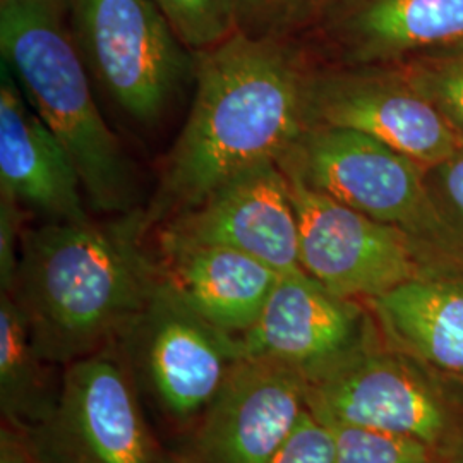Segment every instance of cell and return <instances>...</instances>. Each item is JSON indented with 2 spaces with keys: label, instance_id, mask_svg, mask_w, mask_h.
Wrapping results in <instances>:
<instances>
[{
  "label": "cell",
  "instance_id": "obj_27",
  "mask_svg": "<svg viewBox=\"0 0 463 463\" xmlns=\"http://www.w3.org/2000/svg\"><path fill=\"white\" fill-rule=\"evenodd\" d=\"M162 463H201L191 453H165Z\"/></svg>",
  "mask_w": 463,
  "mask_h": 463
},
{
  "label": "cell",
  "instance_id": "obj_19",
  "mask_svg": "<svg viewBox=\"0 0 463 463\" xmlns=\"http://www.w3.org/2000/svg\"><path fill=\"white\" fill-rule=\"evenodd\" d=\"M398 67L463 137V38Z\"/></svg>",
  "mask_w": 463,
  "mask_h": 463
},
{
  "label": "cell",
  "instance_id": "obj_21",
  "mask_svg": "<svg viewBox=\"0 0 463 463\" xmlns=\"http://www.w3.org/2000/svg\"><path fill=\"white\" fill-rule=\"evenodd\" d=\"M194 53L237 32L235 0H153Z\"/></svg>",
  "mask_w": 463,
  "mask_h": 463
},
{
  "label": "cell",
  "instance_id": "obj_1",
  "mask_svg": "<svg viewBox=\"0 0 463 463\" xmlns=\"http://www.w3.org/2000/svg\"><path fill=\"white\" fill-rule=\"evenodd\" d=\"M309 72L298 38L235 32L196 52L189 116L143 210L148 232L193 210L250 166L279 162L307 129Z\"/></svg>",
  "mask_w": 463,
  "mask_h": 463
},
{
  "label": "cell",
  "instance_id": "obj_22",
  "mask_svg": "<svg viewBox=\"0 0 463 463\" xmlns=\"http://www.w3.org/2000/svg\"><path fill=\"white\" fill-rule=\"evenodd\" d=\"M319 0H235L237 32L250 36L298 38Z\"/></svg>",
  "mask_w": 463,
  "mask_h": 463
},
{
  "label": "cell",
  "instance_id": "obj_23",
  "mask_svg": "<svg viewBox=\"0 0 463 463\" xmlns=\"http://www.w3.org/2000/svg\"><path fill=\"white\" fill-rule=\"evenodd\" d=\"M424 181L449 250L463 256V141L447 160L424 166Z\"/></svg>",
  "mask_w": 463,
  "mask_h": 463
},
{
  "label": "cell",
  "instance_id": "obj_11",
  "mask_svg": "<svg viewBox=\"0 0 463 463\" xmlns=\"http://www.w3.org/2000/svg\"><path fill=\"white\" fill-rule=\"evenodd\" d=\"M369 336L359 300L333 294L300 269L279 277L239 342L242 357L285 365L313 381L367 345Z\"/></svg>",
  "mask_w": 463,
  "mask_h": 463
},
{
  "label": "cell",
  "instance_id": "obj_24",
  "mask_svg": "<svg viewBox=\"0 0 463 463\" xmlns=\"http://www.w3.org/2000/svg\"><path fill=\"white\" fill-rule=\"evenodd\" d=\"M266 463H335V439L330 426L307 409L296 430Z\"/></svg>",
  "mask_w": 463,
  "mask_h": 463
},
{
  "label": "cell",
  "instance_id": "obj_7",
  "mask_svg": "<svg viewBox=\"0 0 463 463\" xmlns=\"http://www.w3.org/2000/svg\"><path fill=\"white\" fill-rule=\"evenodd\" d=\"M400 350L371 342L319 378L307 381V409L326 424L411 436L441 451L455 447L457 414L447 397Z\"/></svg>",
  "mask_w": 463,
  "mask_h": 463
},
{
  "label": "cell",
  "instance_id": "obj_3",
  "mask_svg": "<svg viewBox=\"0 0 463 463\" xmlns=\"http://www.w3.org/2000/svg\"><path fill=\"white\" fill-rule=\"evenodd\" d=\"M0 53L71 155L90 208L116 216L139 210L136 166L99 112L66 0H0Z\"/></svg>",
  "mask_w": 463,
  "mask_h": 463
},
{
  "label": "cell",
  "instance_id": "obj_18",
  "mask_svg": "<svg viewBox=\"0 0 463 463\" xmlns=\"http://www.w3.org/2000/svg\"><path fill=\"white\" fill-rule=\"evenodd\" d=\"M43 364L32 344L26 317L11 292L0 294V409L5 422L30 432L53 411Z\"/></svg>",
  "mask_w": 463,
  "mask_h": 463
},
{
  "label": "cell",
  "instance_id": "obj_12",
  "mask_svg": "<svg viewBox=\"0 0 463 463\" xmlns=\"http://www.w3.org/2000/svg\"><path fill=\"white\" fill-rule=\"evenodd\" d=\"M166 239L244 252L277 273L300 271L298 212L277 162L250 166L155 229Z\"/></svg>",
  "mask_w": 463,
  "mask_h": 463
},
{
  "label": "cell",
  "instance_id": "obj_10",
  "mask_svg": "<svg viewBox=\"0 0 463 463\" xmlns=\"http://www.w3.org/2000/svg\"><path fill=\"white\" fill-rule=\"evenodd\" d=\"M170 419H199L242 357L241 342L191 311L165 281L118 344Z\"/></svg>",
  "mask_w": 463,
  "mask_h": 463
},
{
  "label": "cell",
  "instance_id": "obj_15",
  "mask_svg": "<svg viewBox=\"0 0 463 463\" xmlns=\"http://www.w3.org/2000/svg\"><path fill=\"white\" fill-rule=\"evenodd\" d=\"M0 194L49 222H86L83 183L71 155L0 64Z\"/></svg>",
  "mask_w": 463,
  "mask_h": 463
},
{
  "label": "cell",
  "instance_id": "obj_26",
  "mask_svg": "<svg viewBox=\"0 0 463 463\" xmlns=\"http://www.w3.org/2000/svg\"><path fill=\"white\" fill-rule=\"evenodd\" d=\"M0 463H34L28 432L11 422H2Z\"/></svg>",
  "mask_w": 463,
  "mask_h": 463
},
{
  "label": "cell",
  "instance_id": "obj_5",
  "mask_svg": "<svg viewBox=\"0 0 463 463\" xmlns=\"http://www.w3.org/2000/svg\"><path fill=\"white\" fill-rule=\"evenodd\" d=\"M281 172L319 194L449 250L424 181V166L352 129L311 126L279 162Z\"/></svg>",
  "mask_w": 463,
  "mask_h": 463
},
{
  "label": "cell",
  "instance_id": "obj_9",
  "mask_svg": "<svg viewBox=\"0 0 463 463\" xmlns=\"http://www.w3.org/2000/svg\"><path fill=\"white\" fill-rule=\"evenodd\" d=\"M287 179L298 212L300 266L333 294L367 302L430 271L407 232Z\"/></svg>",
  "mask_w": 463,
  "mask_h": 463
},
{
  "label": "cell",
  "instance_id": "obj_13",
  "mask_svg": "<svg viewBox=\"0 0 463 463\" xmlns=\"http://www.w3.org/2000/svg\"><path fill=\"white\" fill-rule=\"evenodd\" d=\"M307 411V381L269 361L241 357L198 419L189 451L201 463H266Z\"/></svg>",
  "mask_w": 463,
  "mask_h": 463
},
{
  "label": "cell",
  "instance_id": "obj_2",
  "mask_svg": "<svg viewBox=\"0 0 463 463\" xmlns=\"http://www.w3.org/2000/svg\"><path fill=\"white\" fill-rule=\"evenodd\" d=\"M146 233L141 208L24 229L9 292L42 361L64 367L122 342L162 281Z\"/></svg>",
  "mask_w": 463,
  "mask_h": 463
},
{
  "label": "cell",
  "instance_id": "obj_17",
  "mask_svg": "<svg viewBox=\"0 0 463 463\" xmlns=\"http://www.w3.org/2000/svg\"><path fill=\"white\" fill-rule=\"evenodd\" d=\"M367 304L393 347L463 383V279L430 269Z\"/></svg>",
  "mask_w": 463,
  "mask_h": 463
},
{
  "label": "cell",
  "instance_id": "obj_14",
  "mask_svg": "<svg viewBox=\"0 0 463 463\" xmlns=\"http://www.w3.org/2000/svg\"><path fill=\"white\" fill-rule=\"evenodd\" d=\"M335 67L400 66L463 38V0H319L302 32Z\"/></svg>",
  "mask_w": 463,
  "mask_h": 463
},
{
  "label": "cell",
  "instance_id": "obj_4",
  "mask_svg": "<svg viewBox=\"0 0 463 463\" xmlns=\"http://www.w3.org/2000/svg\"><path fill=\"white\" fill-rule=\"evenodd\" d=\"M84 62L117 109L141 128L158 126L185 86L196 53L153 0H66Z\"/></svg>",
  "mask_w": 463,
  "mask_h": 463
},
{
  "label": "cell",
  "instance_id": "obj_25",
  "mask_svg": "<svg viewBox=\"0 0 463 463\" xmlns=\"http://www.w3.org/2000/svg\"><path fill=\"white\" fill-rule=\"evenodd\" d=\"M26 210L9 196L0 194V288L9 292L14 285Z\"/></svg>",
  "mask_w": 463,
  "mask_h": 463
},
{
  "label": "cell",
  "instance_id": "obj_20",
  "mask_svg": "<svg viewBox=\"0 0 463 463\" xmlns=\"http://www.w3.org/2000/svg\"><path fill=\"white\" fill-rule=\"evenodd\" d=\"M328 426L335 463H434L436 449L411 436L347 424Z\"/></svg>",
  "mask_w": 463,
  "mask_h": 463
},
{
  "label": "cell",
  "instance_id": "obj_16",
  "mask_svg": "<svg viewBox=\"0 0 463 463\" xmlns=\"http://www.w3.org/2000/svg\"><path fill=\"white\" fill-rule=\"evenodd\" d=\"M162 280L218 330L241 338L256 323L280 273L244 252L156 235Z\"/></svg>",
  "mask_w": 463,
  "mask_h": 463
},
{
  "label": "cell",
  "instance_id": "obj_6",
  "mask_svg": "<svg viewBox=\"0 0 463 463\" xmlns=\"http://www.w3.org/2000/svg\"><path fill=\"white\" fill-rule=\"evenodd\" d=\"M118 345L64 365L49 417L28 432L34 463H162Z\"/></svg>",
  "mask_w": 463,
  "mask_h": 463
},
{
  "label": "cell",
  "instance_id": "obj_28",
  "mask_svg": "<svg viewBox=\"0 0 463 463\" xmlns=\"http://www.w3.org/2000/svg\"><path fill=\"white\" fill-rule=\"evenodd\" d=\"M449 463H463V438L455 445V451L451 453Z\"/></svg>",
  "mask_w": 463,
  "mask_h": 463
},
{
  "label": "cell",
  "instance_id": "obj_8",
  "mask_svg": "<svg viewBox=\"0 0 463 463\" xmlns=\"http://www.w3.org/2000/svg\"><path fill=\"white\" fill-rule=\"evenodd\" d=\"M306 116L307 128L367 134L422 166L447 160L463 141L398 67L311 69Z\"/></svg>",
  "mask_w": 463,
  "mask_h": 463
}]
</instances>
